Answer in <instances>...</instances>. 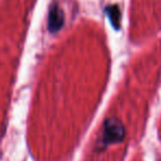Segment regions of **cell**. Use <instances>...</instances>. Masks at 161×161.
I'll return each mask as SVG.
<instances>
[{
  "instance_id": "1",
  "label": "cell",
  "mask_w": 161,
  "mask_h": 161,
  "mask_svg": "<svg viewBox=\"0 0 161 161\" xmlns=\"http://www.w3.org/2000/svg\"><path fill=\"white\" fill-rule=\"evenodd\" d=\"M125 137V127L123 123L117 118H108L104 123L103 137H102V143L105 146L110 143L120 142Z\"/></svg>"
},
{
  "instance_id": "2",
  "label": "cell",
  "mask_w": 161,
  "mask_h": 161,
  "mask_svg": "<svg viewBox=\"0 0 161 161\" xmlns=\"http://www.w3.org/2000/svg\"><path fill=\"white\" fill-rule=\"evenodd\" d=\"M64 23V14L58 3H53L50 8L47 28L51 32H56L62 28Z\"/></svg>"
},
{
  "instance_id": "3",
  "label": "cell",
  "mask_w": 161,
  "mask_h": 161,
  "mask_svg": "<svg viewBox=\"0 0 161 161\" xmlns=\"http://www.w3.org/2000/svg\"><path fill=\"white\" fill-rule=\"evenodd\" d=\"M106 12L108 14L110 23L115 29H119L120 28V20H121V14L119 7L117 5H112L106 7Z\"/></svg>"
}]
</instances>
